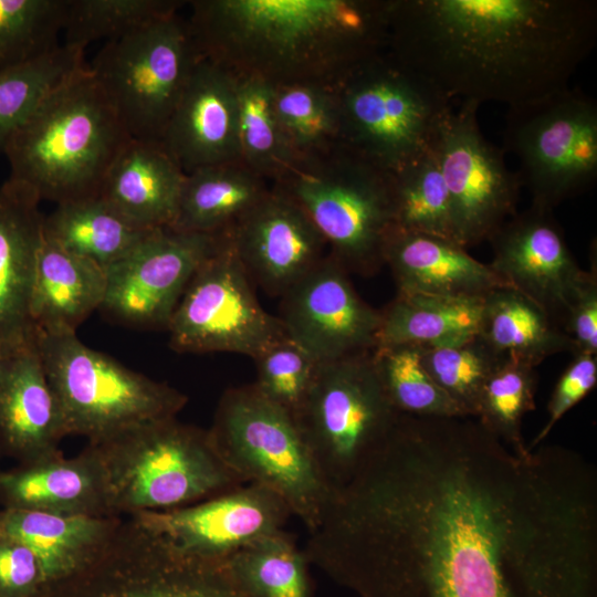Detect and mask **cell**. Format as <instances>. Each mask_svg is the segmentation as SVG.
Returning <instances> with one entry per match:
<instances>
[{
    "instance_id": "cell-22",
    "label": "cell",
    "mask_w": 597,
    "mask_h": 597,
    "mask_svg": "<svg viewBox=\"0 0 597 597\" xmlns=\"http://www.w3.org/2000/svg\"><path fill=\"white\" fill-rule=\"evenodd\" d=\"M40 198L27 185H0V356L35 341L31 316L36 259L43 239Z\"/></svg>"
},
{
    "instance_id": "cell-43",
    "label": "cell",
    "mask_w": 597,
    "mask_h": 597,
    "mask_svg": "<svg viewBox=\"0 0 597 597\" xmlns=\"http://www.w3.org/2000/svg\"><path fill=\"white\" fill-rule=\"evenodd\" d=\"M253 386L268 400L295 419L318 371L320 363L287 336L253 358Z\"/></svg>"
},
{
    "instance_id": "cell-18",
    "label": "cell",
    "mask_w": 597,
    "mask_h": 597,
    "mask_svg": "<svg viewBox=\"0 0 597 597\" xmlns=\"http://www.w3.org/2000/svg\"><path fill=\"white\" fill-rule=\"evenodd\" d=\"M290 516L289 506L277 494L253 483L191 505L130 515L181 552L217 563L284 530Z\"/></svg>"
},
{
    "instance_id": "cell-23",
    "label": "cell",
    "mask_w": 597,
    "mask_h": 597,
    "mask_svg": "<svg viewBox=\"0 0 597 597\" xmlns=\"http://www.w3.org/2000/svg\"><path fill=\"white\" fill-rule=\"evenodd\" d=\"M67 436L36 338L0 356V451L17 463L60 453Z\"/></svg>"
},
{
    "instance_id": "cell-3",
    "label": "cell",
    "mask_w": 597,
    "mask_h": 597,
    "mask_svg": "<svg viewBox=\"0 0 597 597\" xmlns=\"http://www.w3.org/2000/svg\"><path fill=\"white\" fill-rule=\"evenodd\" d=\"M186 19L198 54L273 87H336L386 53L389 0H193Z\"/></svg>"
},
{
    "instance_id": "cell-17",
    "label": "cell",
    "mask_w": 597,
    "mask_h": 597,
    "mask_svg": "<svg viewBox=\"0 0 597 597\" xmlns=\"http://www.w3.org/2000/svg\"><path fill=\"white\" fill-rule=\"evenodd\" d=\"M280 298L285 335L320 364L377 346L380 311L359 296L349 273L328 253Z\"/></svg>"
},
{
    "instance_id": "cell-35",
    "label": "cell",
    "mask_w": 597,
    "mask_h": 597,
    "mask_svg": "<svg viewBox=\"0 0 597 597\" xmlns=\"http://www.w3.org/2000/svg\"><path fill=\"white\" fill-rule=\"evenodd\" d=\"M273 103L281 129L298 160L342 145L335 87L306 83L275 86Z\"/></svg>"
},
{
    "instance_id": "cell-11",
    "label": "cell",
    "mask_w": 597,
    "mask_h": 597,
    "mask_svg": "<svg viewBox=\"0 0 597 597\" xmlns=\"http://www.w3.org/2000/svg\"><path fill=\"white\" fill-rule=\"evenodd\" d=\"M198 59L186 19L175 12L106 41L88 67L127 134L161 143Z\"/></svg>"
},
{
    "instance_id": "cell-1",
    "label": "cell",
    "mask_w": 597,
    "mask_h": 597,
    "mask_svg": "<svg viewBox=\"0 0 597 597\" xmlns=\"http://www.w3.org/2000/svg\"><path fill=\"white\" fill-rule=\"evenodd\" d=\"M303 549L358 597H595L596 472L475 417L399 415Z\"/></svg>"
},
{
    "instance_id": "cell-14",
    "label": "cell",
    "mask_w": 597,
    "mask_h": 597,
    "mask_svg": "<svg viewBox=\"0 0 597 597\" xmlns=\"http://www.w3.org/2000/svg\"><path fill=\"white\" fill-rule=\"evenodd\" d=\"M178 353H234L252 359L285 332L258 300L227 233L196 270L167 326Z\"/></svg>"
},
{
    "instance_id": "cell-46",
    "label": "cell",
    "mask_w": 597,
    "mask_h": 597,
    "mask_svg": "<svg viewBox=\"0 0 597 597\" xmlns=\"http://www.w3.org/2000/svg\"><path fill=\"white\" fill-rule=\"evenodd\" d=\"M563 329L573 343L574 354H597V247L595 239L589 247V269L567 308Z\"/></svg>"
},
{
    "instance_id": "cell-27",
    "label": "cell",
    "mask_w": 597,
    "mask_h": 597,
    "mask_svg": "<svg viewBox=\"0 0 597 597\" xmlns=\"http://www.w3.org/2000/svg\"><path fill=\"white\" fill-rule=\"evenodd\" d=\"M123 517L0 509V528L25 544L39 559L45 597L93 559Z\"/></svg>"
},
{
    "instance_id": "cell-31",
    "label": "cell",
    "mask_w": 597,
    "mask_h": 597,
    "mask_svg": "<svg viewBox=\"0 0 597 597\" xmlns=\"http://www.w3.org/2000/svg\"><path fill=\"white\" fill-rule=\"evenodd\" d=\"M151 231L132 224L101 195L59 203L43 219L46 239L104 270Z\"/></svg>"
},
{
    "instance_id": "cell-15",
    "label": "cell",
    "mask_w": 597,
    "mask_h": 597,
    "mask_svg": "<svg viewBox=\"0 0 597 597\" xmlns=\"http://www.w3.org/2000/svg\"><path fill=\"white\" fill-rule=\"evenodd\" d=\"M479 104L461 102L439 126L431 150L451 200L460 243L476 245L517 210L522 184L504 150L483 135Z\"/></svg>"
},
{
    "instance_id": "cell-4",
    "label": "cell",
    "mask_w": 597,
    "mask_h": 597,
    "mask_svg": "<svg viewBox=\"0 0 597 597\" xmlns=\"http://www.w3.org/2000/svg\"><path fill=\"white\" fill-rule=\"evenodd\" d=\"M132 137L83 65L54 88L6 147L9 178L55 202L100 195L115 157Z\"/></svg>"
},
{
    "instance_id": "cell-6",
    "label": "cell",
    "mask_w": 597,
    "mask_h": 597,
    "mask_svg": "<svg viewBox=\"0 0 597 597\" xmlns=\"http://www.w3.org/2000/svg\"><path fill=\"white\" fill-rule=\"evenodd\" d=\"M272 186L302 207L349 274L371 276L385 266L384 244L395 226L390 171L339 145L298 160Z\"/></svg>"
},
{
    "instance_id": "cell-42",
    "label": "cell",
    "mask_w": 597,
    "mask_h": 597,
    "mask_svg": "<svg viewBox=\"0 0 597 597\" xmlns=\"http://www.w3.org/2000/svg\"><path fill=\"white\" fill-rule=\"evenodd\" d=\"M65 3L66 0H0V71L61 44Z\"/></svg>"
},
{
    "instance_id": "cell-40",
    "label": "cell",
    "mask_w": 597,
    "mask_h": 597,
    "mask_svg": "<svg viewBox=\"0 0 597 597\" xmlns=\"http://www.w3.org/2000/svg\"><path fill=\"white\" fill-rule=\"evenodd\" d=\"M536 366L505 357L483 386L475 418L520 455L531 451L522 434L525 415L535 408Z\"/></svg>"
},
{
    "instance_id": "cell-9",
    "label": "cell",
    "mask_w": 597,
    "mask_h": 597,
    "mask_svg": "<svg viewBox=\"0 0 597 597\" xmlns=\"http://www.w3.org/2000/svg\"><path fill=\"white\" fill-rule=\"evenodd\" d=\"M342 145L396 171L431 150L452 101L384 53L335 87Z\"/></svg>"
},
{
    "instance_id": "cell-47",
    "label": "cell",
    "mask_w": 597,
    "mask_h": 597,
    "mask_svg": "<svg viewBox=\"0 0 597 597\" xmlns=\"http://www.w3.org/2000/svg\"><path fill=\"white\" fill-rule=\"evenodd\" d=\"M1 458H2V454H1V451H0V461H1ZM0 471H1V468H0Z\"/></svg>"
},
{
    "instance_id": "cell-32",
    "label": "cell",
    "mask_w": 597,
    "mask_h": 597,
    "mask_svg": "<svg viewBox=\"0 0 597 597\" xmlns=\"http://www.w3.org/2000/svg\"><path fill=\"white\" fill-rule=\"evenodd\" d=\"M483 298L397 293L380 310L377 346H433L476 334Z\"/></svg>"
},
{
    "instance_id": "cell-41",
    "label": "cell",
    "mask_w": 597,
    "mask_h": 597,
    "mask_svg": "<svg viewBox=\"0 0 597 597\" xmlns=\"http://www.w3.org/2000/svg\"><path fill=\"white\" fill-rule=\"evenodd\" d=\"M185 3L178 0H66L63 44L85 50L96 40L123 36L178 12Z\"/></svg>"
},
{
    "instance_id": "cell-36",
    "label": "cell",
    "mask_w": 597,
    "mask_h": 597,
    "mask_svg": "<svg viewBox=\"0 0 597 597\" xmlns=\"http://www.w3.org/2000/svg\"><path fill=\"white\" fill-rule=\"evenodd\" d=\"M84 51L61 43L41 56L0 71V154L44 98L86 64Z\"/></svg>"
},
{
    "instance_id": "cell-7",
    "label": "cell",
    "mask_w": 597,
    "mask_h": 597,
    "mask_svg": "<svg viewBox=\"0 0 597 597\" xmlns=\"http://www.w3.org/2000/svg\"><path fill=\"white\" fill-rule=\"evenodd\" d=\"M208 433L239 479L277 494L307 532L318 524L333 490L292 415L253 384L231 387L220 397Z\"/></svg>"
},
{
    "instance_id": "cell-37",
    "label": "cell",
    "mask_w": 597,
    "mask_h": 597,
    "mask_svg": "<svg viewBox=\"0 0 597 597\" xmlns=\"http://www.w3.org/2000/svg\"><path fill=\"white\" fill-rule=\"evenodd\" d=\"M391 191L395 227L460 243L448 188L432 150L392 171Z\"/></svg>"
},
{
    "instance_id": "cell-24",
    "label": "cell",
    "mask_w": 597,
    "mask_h": 597,
    "mask_svg": "<svg viewBox=\"0 0 597 597\" xmlns=\"http://www.w3.org/2000/svg\"><path fill=\"white\" fill-rule=\"evenodd\" d=\"M397 293L483 298L510 286L491 266L459 242L392 227L384 244Z\"/></svg>"
},
{
    "instance_id": "cell-29",
    "label": "cell",
    "mask_w": 597,
    "mask_h": 597,
    "mask_svg": "<svg viewBox=\"0 0 597 597\" xmlns=\"http://www.w3.org/2000/svg\"><path fill=\"white\" fill-rule=\"evenodd\" d=\"M271 187L241 163L196 169L185 175L176 218L170 228L206 234L224 233Z\"/></svg>"
},
{
    "instance_id": "cell-20",
    "label": "cell",
    "mask_w": 597,
    "mask_h": 597,
    "mask_svg": "<svg viewBox=\"0 0 597 597\" xmlns=\"http://www.w3.org/2000/svg\"><path fill=\"white\" fill-rule=\"evenodd\" d=\"M226 233L254 285L276 297L328 253L302 207L274 186Z\"/></svg>"
},
{
    "instance_id": "cell-5",
    "label": "cell",
    "mask_w": 597,
    "mask_h": 597,
    "mask_svg": "<svg viewBox=\"0 0 597 597\" xmlns=\"http://www.w3.org/2000/svg\"><path fill=\"white\" fill-rule=\"evenodd\" d=\"M87 446L102 465L113 516L178 509L244 484L221 460L208 430L177 417Z\"/></svg>"
},
{
    "instance_id": "cell-38",
    "label": "cell",
    "mask_w": 597,
    "mask_h": 597,
    "mask_svg": "<svg viewBox=\"0 0 597 597\" xmlns=\"http://www.w3.org/2000/svg\"><path fill=\"white\" fill-rule=\"evenodd\" d=\"M370 357L383 390L399 415L467 416L423 368L419 346L378 345L371 350Z\"/></svg>"
},
{
    "instance_id": "cell-33",
    "label": "cell",
    "mask_w": 597,
    "mask_h": 597,
    "mask_svg": "<svg viewBox=\"0 0 597 597\" xmlns=\"http://www.w3.org/2000/svg\"><path fill=\"white\" fill-rule=\"evenodd\" d=\"M223 566L247 597H311L310 562L284 530L230 555Z\"/></svg>"
},
{
    "instance_id": "cell-30",
    "label": "cell",
    "mask_w": 597,
    "mask_h": 597,
    "mask_svg": "<svg viewBox=\"0 0 597 597\" xmlns=\"http://www.w3.org/2000/svg\"><path fill=\"white\" fill-rule=\"evenodd\" d=\"M479 335L505 357L538 366L545 358L574 354L564 329L536 303L511 286L484 296Z\"/></svg>"
},
{
    "instance_id": "cell-34",
    "label": "cell",
    "mask_w": 597,
    "mask_h": 597,
    "mask_svg": "<svg viewBox=\"0 0 597 597\" xmlns=\"http://www.w3.org/2000/svg\"><path fill=\"white\" fill-rule=\"evenodd\" d=\"M235 78L240 161L275 185L291 172L298 159L276 118L273 86L256 77Z\"/></svg>"
},
{
    "instance_id": "cell-28",
    "label": "cell",
    "mask_w": 597,
    "mask_h": 597,
    "mask_svg": "<svg viewBox=\"0 0 597 597\" xmlns=\"http://www.w3.org/2000/svg\"><path fill=\"white\" fill-rule=\"evenodd\" d=\"M106 291L105 270L75 255L43 234L39 249L31 316L38 332L76 334L100 310Z\"/></svg>"
},
{
    "instance_id": "cell-10",
    "label": "cell",
    "mask_w": 597,
    "mask_h": 597,
    "mask_svg": "<svg viewBox=\"0 0 597 597\" xmlns=\"http://www.w3.org/2000/svg\"><path fill=\"white\" fill-rule=\"evenodd\" d=\"M502 149L516 157L531 205L553 211L596 182V101L567 86L507 107Z\"/></svg>"
},
{
    "instance_id": "cell-39",
    "label": "cell",
    "mask_w": 597,
    "mask_h": 597,
    "mask_svg": "<svg viewBox=\"0 0 597 597\" xmlns=\"http://www.w3.org/2000/svg\"><path fill=\"white\" fill-rule=\"evenodd\" d=\"M423 368L462 409L475 417L484 384L505 356L479 333L433 346H419Z\"/></svg>"
},
{
    "instance_id": "cell-25",
    "label": "cell",
    "mask_w": 597,
    "mask_h": 597,
    "mask_svg": "<svg viewBox=\"0 0 597 597\" xmlns=\"http://www.w3.org/2000/svg\"><path fill=\"white\" fill-rule=\"evenodd\" d=\"M0 509L113 516L104 472L90 446L72 458L60 452L1 469Z\"/></svg>"
},
{
    "instance_id": "cell-44",
    "label": "cell",
    "mask_w": 597,
    "mask_h": 597,
    "mask_svg": "<svg viewBox=\"0 0 597 597\" xmlns=\"http://www.w3.org/2000/svg\"><path fill=\"white\" fill-rule=\"evenodd\" d=\"M46 583L34 553L0 528V597H43Z\"/></svg>"
},
{
    "instance_id": "cell-45",
    "label": "cell",
    "mask_w": 597,
    "mask_h": 597,
    "mask_svg": "<svg viewBox=\"0 0 597 597\" xmlns=\"http://www.w3.org/2000/svg\"><path fill=\"white\" fill-rule=\"evenodd\" d=\"M597 383V356L574 354L559 376L547 404V420L527 448L543 442L561 418L584 399Z\"/></svg>"
},
{
    "instance_id": "cell-8",
    "label": "cell",
    "mask_w": 597,
    "mask_h": 597,
    "mask_svg": "<svg viewBox=\"0 0 597 597\" xmlns=\"http://www.w3.org/2000/svg\"><path fill=\"white\" fill-rule=\"evenodd\" d=\"M36 345L67 436L90 443L177 417L188 397L86 346L76 334L38 332Z\"/></svg>"
},
{
    "instance_id": "cell-21",
    "label": "cell",
    "mask_w": 597,
    "mask_h": 597,
    "mask_svg": "<svg viewBox=\"0 0 597 597\" xmlns=\"http://www.w3.org/2000/svg\"><path fill=\"white\" fill-rule=\"evenodd\" d=\"M161 145L185 174L241 163L235 76L199 55L166 126Z\"/></svg>"
},
{
    "instance_id": "cell-13",
    "label": "cell",
    "mask_w": 597,
    "mask_h": 597,
    "mask_svg": "<svg viewBox=\"0 0 597 597\" xmlns=\"http://www.w3.org/2000/svg\"><path fill=\"white\" fill-rule=\"evenodd\" d=\"M45 597H247L223 563L188 555L124 516L93 559Z\"/></svg>"
},
{
    "instance_id": "cell-16",
    "label": "cell",
    "mask_w": 597,
    "mask_h": 597,
    "mask_svg": "<svg viewBox=\"0 0 597 597\" xmlns=\"http://www.w3.org/2000/svg\"><path fill=\"white\" fill-rule=\"evenodd\" d=\"M220 234L153 230L105 269L106 291L100 311L128 326L167 329L189 281Z\"/></svg>"
},
{
    "instance_id": "cell-19",
    "label": "cell",
    "mask_w": 597,
    "mask_h": 597,
    "mask_svg": "<svg viewBox=\"0 0 597 597\" xmlns=\"http://www.w3.org/2000/svg\"><path fill=\"white\" fill-rule=\"evenodd\" d=\"M488 241L492 248L490 266L563 328L586 271L577 263L553 211L531 205L506 220Z\"/></svg>"
},
{
    "instance_id": "cell-12",
    "label": "cell",
    "mask_w": 597,
    "mask_h": 597,
    "mask_svg": "<svg viewBox=\"0 0 597 597\" xmlns=\"http://www.w3.org/2000/svg\"><path fill=\"white\" fill-rule=\"evenodd\" d=\"M370 353L320 364L295 416L332 490L353 476L399 416L383 390Z\"/></svg>"
},
{
    "instance_id": "cell-26",
    "label": "cell",
    "mask_w": 597,
    "mask_h": 597,
    "mask_svg": "<svg viewBox=\"0 0 597 597\" xmlns=\"http://www.w3.org/2000/svg\"><path fill=\"white\" fill-rule=\"evenodd\" d=\"M185 175L161 143L130 138L112 163L100 195L139 229L170 228Z\"/></svg>"
},
{
    "instance_id": "cell-2",
    "label": "cell",
    "mask_w": 597,
    "mask_h": 597,
    "mask_svg": "<svg viewBox=\"0 0 597 597\" xmlns=\"http://www.w3.org/2000/svg\"><path fill=\"white\" fill-rule=\"evenodd\" d=\"M596 41L595 0H389L387 55L451 101L565 88Z\"/></svg>"
}]
</instances>
